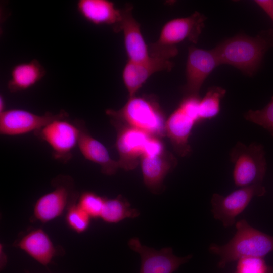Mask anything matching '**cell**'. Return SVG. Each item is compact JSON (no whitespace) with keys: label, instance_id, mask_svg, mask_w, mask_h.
<instances>
[{"label":"cell","instance_id":"cell-1","mask_svg":"<svg viewBox=\"0 0 273 273\" xmlns=\"http://www.w3.org/2000/svg\"><path fill=\"white\" fill-rule=\"evenodd\" d=\"M273 47V30L262 31L255 37L237 35L214 48L220 65L228 64L252 76L259 67L267 50Z\"/></svg>","mask_w":273,"mask_h":273},{"label":"cell","instance_id":"cell-2","mask_svg":"<svg viewBox=\"0 0 273 273\" xmlns=\"http://www.w3.org/2000/svg\"><path fill=\"white\" fill-rule=\"evenodd\" d=\"M236 228V233L227 243L209 246V251L219 257V268L245 257L263 258L273 251V236L254 228L245 219L238 221Z\"/></svg>","mask_w":273,"mask_h":273},{"label":"cell","instance_id":"cell-3","mask_svg":"<svg viewBox=\"0 0 273 273\" xmlns=\"http://www.w3.org/2000/svg\"><path fill=\"white\" fill-rule=\"evenodd\" d=\"M110 120L144 131L161 138L166 136V119L156 98L152 95L134 96L121 109H108Z\"/></svg>","mask_w":273,"mask_h":273},{"label":"cell","instance_id":"cell-4","mask_svg":"<svg viewBox=\"0 0 273 273\" xmlns=\"http://www.w3.org/2000/svg\"><path fill=\"white\" fill-rule=\"evenodd\" d=\"M206 19L204 15L195 11L189 16L168 21L156 41L148 45L150 56L170 60L178 54L176 44L185 40L196 43Z\"/></svg>","mask_w":273,"mask_h":273},{"label":"cell","instance_id":"cell-5","mask_svg":"<svg viewBox=\"0 0 273 273\" xmlns=\"http://www.w3.org/2000/svg\"><path fill=\"white\" fill-rule=\"evenodd\" d=\"M265 154L261 144L254 143L246 146L240 142L237 143L230 154L236 187L262 184L266 170Z\"/></svg>","mask_w":273,"mask_h":273},{"label":"cell","instance_id":"cell-6","mask_svg":"<svg viewBox=\"0 0 273 273\" xmlns=\"http://www.w3.org/2000/svg\"><path fill=\"white\" fill-rule=\"evenodd\" d=\"M69 116L56 119L34 132L51 147L54 158L63 163L72 157V151L78 145L80 129L74 121L67 120Z\"/></svg>","mask_w":273,"mask_h":273},{"label":"cell","instance_id":"cell-7","mask_svg":"<svg viewBox=\"0 0 273 273\" xmlns=\"http://www.w3.org/2000/svg\"><path fill=\"white\" fill-rule=\"evenodd\" d=\"M266 193L262 184L241 187L226 196L214 193L211 200V212L214 218L219 220L225 228L232 226L237 216L248 206L255 196Z\"/></svg>","mask_w":273,"mask_h":273},{"label":"cell","instance_id":"cell-8","mask_svg":"<svg viewBox=\"0 0 273 273\" xmlns=\"http://www.w3.org/2000/svg\"><path fill=\"white\" fill-rule=\"evenodd\" d=\"M220 65L214 49L207 50L191 46L186 67V83L183 87L184 97H199L205 80Z\"/></svg>","mask_w":273,"mask_h":273},{"label":"cell","instance_id":"cell-9","mask_svg":"<svg viewBox=\"0 0 273 273\" xmlns=\"http://www.w3.org/2000/svg\"><path fill=\"white\" fill-rule=\"evenodd\" d=\"M67 116L68 113L63 110L57 114L47 112L43 115L20 109L7 110L0 113V133L15 136L35 132L52 121Z\"/></svg>","mask_w":273,"mask_h":273},{"label":"cell","instance_id":"cell-10","mask_svg":"<svg viewBox=\"0 0 273 273\" xmlns=\"http://www.w3.org/2000/svg\"><path fill=\"white\" fill-rule=\"evenodd\" d=\"M117 131L115 147L119 155V168L126 171L135 169L140 163L145 145L151 136L139 129L111 120Z\"/></svg>","mask_w":273,"mask_h":273},{"label":"cell","instance_id":"cell-11","mask_svg":"<svg viewBox=\"0 0 273 273\" xmlns=\"http://www.w3.org/2000/svg\"><path fill=\"white\" fill-rule=\"evenodd\" d=\"M128 245L141 257L140 273H173L192 257V255L177 257L174 255L171 247L157 250L147 247L142 245L137 238L130 239Z\"/></svg>","mask_w":273,"mask_h":273},{"label":"cell","instance_id":"cell-12","mask_svg":"<svg viewBox=\"0 0 273 273\" xmlns=\"http://www.w3.org/2000/svg\"><path fill=\"white\" fill-rule=\"evenodd\" d=\"M121 11L122 19L117 32L122 31L123 33L128 61L141 62L148 60L151 58L149 46L143 36L140 24L133 16L132 6L127 4Z\"/></svg>","mask_w":273,"mask_h":273},{"label":"cell","instance_id":"cell-13","mask_svg":"<svg viewBox=\"0 0 273 273\" xmlns=\"http://www.w3.org/2000/svg\"><path fill=\"white\" fill-rule=\"evenodd\" d=\"M173 67L168 59L151 58L147 61L134 62L127 60L122 72V80L128 92V98L136 95L139 89L153 74L160 71H169Z\"/></svg>","mask_w":273,"mask_h":273},{"label":"cell","instance_id":"cell-14","mask_svg":"<svg viewBox=\"0 0 273 273\" xmlns=\"http://www.w3.org/2000/svg\"><path fill=\"white\" fill-rule=\"evenodd\" d=\"M75 121L80 129L77 146L83 157L100 165L104 174H115L119 168L118 161L112 159L106 147L90 134L82 120Z\"/></svg>","mask_w":273,"mask_h":273},{"label":"cell","instance_id":"cell-15","mask_svg":"<svg viewBox=\"0 0 273 273\" xmlns=\"http://www.w3.org/2000/svg\"><path fill=\"white\" fill-rule=\"evenodd\" d=\"M176 160L174 156L167 151L159 155L141 156L140 163L144 183L152 192L157 194L163 190L164 178L175 167Z\"/></svg>","mask_w":273,"mask_h":273},{"label":"cell","instance_id":"cell-16","mask_svg":"<svg viewBox=\"0 0 273 273\" xmlns=\"http://www.w3.org/2000/svg\"><path fill=\"white\" fill-rule=\"evenodd\" d=\"M77 10L87 21L97 25L111 26L115 32L122 19L121 9L108 0H80Z\"/></svg>","mask_w":273,"mask_h":273},{"label":"cell","instance_id":"cell-17","mask_svg":"<svg viewBox=\"0 0 273 273\" xmlns=\"http://www.w3.org/2000/svg\"><path fill=\"white\" fill-rule=\"evenodd\" d=\"M197 122L178 107L166 120V136L169 139L175 152L181 157L191 152L189 138Z\"/></svg>","mask_w":273,"mask_h":273},{"label":"cell","instance_id":"cell-18","mask_svg":"<svg viewBox=\"0 0 273 273\" xmlns=\"http://www.w3.org/2000/svg\"><path fill=\"white\" fill-rule=\"evenodd\" d=\"M71 191L64 184H58L55 189L40 197L34 207L35 218L43 223L48 222L60 216L67 206L71 203Z\"/></svg>","mask_w":273,"mask_h":273},{"label":"cell","instance_id":"cell-19","mask_svg":"<svg viewBox=\"0 0 273 273\" xmlns=\"http://www.w3.org/2000/svg\"><path fill=\"white\" fill-rule=\"evenodd\" d=\"M16 246L45 266L51 263L56 254L52 241L41 229L33 230L24 236Z\"/></svg>","mask_w":273,"mask_h":273},{"label":"cell","instance_id":"cell-20","mask_svg":"<svg viewBox=\"0 0 273 273\" xmlns=\"http://www.w3.org/2000/svg\"><path fill=\"white\" fill-rule=\"evenodd\" d=\"M46 74L44 68L36 59L18 64L11 70L8 89L11 93L28 89L40 81Z\"/></svg>","mask_w":273,"mask_h":273},{"label":"cell","instance_id":"cell-21","mask_svg":"<svg viewBox=\"0 0 273 273\" xmlns=\"http://www.w3.org/2000/svg\"><path fill=\"white\" fill-rule=\"evenodd\" d=\"M139 214L126 199L118 195L113 199L106 198L100 218L107 223H116L126 218H135Z\"/></svg>","mask_w":273,"mask_h":273},{"label":"cell","instance_id":"cell-22","mask_svg":"<svg viewBox=\"0 0 273 273\" xmlns=\"http://www.w3.org/2000/svg\"><path fill=\"white\" fill-rule=\"evenodd\" d=\"M226 90L221 87L209 88L199 104V116L200 121L216 116L220 110L221 100Z\"/></svg>","mask_w":273,"mask_h":273},{"label":"cell","instance_id":"cell-23","mask_svg":"<svg viewBox=\"0 0 273 273\" xmlns=\"http://www.w3.org/2000/svg\"><path fill=\"white\" fill-rule=\"evenodd\" d=\"M91 217L77 204L71 203L67 208L65 220L67 225L77 233H82L89 228Z\"/></svg>","mask_w":273,"mask_h":273},{"label":"cell","instance_id":"cell-24","mask_svg":"<svg viewBox=\"0 0 273 273\" xmlns=\"http://www.w3.org/2000/svg\"><path fill=\"white\" fill-rule=\"evenodd\" d=\"M106 199L94 192L86 191L80 195L77 204L91 218L97 219L101 217Z\"/></svg>","mask_w":273,"mask_h":273},{"label":"cell","instance_id":"cell-25","mask_svg":"<svg viewBox=\"0 0 273 273\" xmlns=\"http://www.w3.org/2000/svg\"><path fill=\"white\" fill-rule=\"evenodd\" d=\"M245 118L268 130L273 136V96L270 102L262 109L249 110L244 115Z\"/></svg>","mask_w":273,"mask_h":273},{"label":"cell","instance_id":"cell-26","mask_svg":"<svg viewBox=\"0 0 273 273\" xmlns=\"http://www.w3.org/2000/svg\"><path fill=\"white\" fill-rule=\"evenodd\" d=\"M235 273H273L263 258L245 257L237 261Z\"/></svg>","mask_w":273,"mask_h":273},{"label":"cell","instance_id":"cell-27","mask_svg":"<svg viewBox=\"0 0 273 273\" xmlns=\"http://www.w3.org/2000/svg\"><path fill=\"white\" fill-rule=\"evenodd\" d=\"M166 150L161 138L151 135L148 140L143 155L156 156L163 153Z\"/></svg>","mask_w":273,"mask_h":273},{"label":"cell","instance_id":"cell-28","mask_svg":"<svg viewBox=\"0 0 273 273\" xmlns=\"http://www.w3.org/2000/svg\"><path fill=\"white\" fill-rule=\"evenodd\" d=\"M255 3L265 12L273 22V1L256 0Z\"/></svg>","mask_w":273,"mask_h":273},{"label":"cell","instance_id":"cell-29","mask_svg":"<svg viewBox=\"0 0 273 273\" xmlns=\"http://www.w3.org/2000/svg\"><path fill=\"white\" fill-rule=\"evenodd\" d=\"M3 250V245H1L0 267L1 270L4 269L7 262V256Z\"/></svg>","mask_w":273,"mask_h":273},{"label":"cell","instance_id":"cell-30","mask_svg":"<svg viewBox=\"0 0 273 273\" xmlns=\"http://www.w3.org/2000/svg\"><path fill=\"white\" fill-rule=\"evenodd\" d=\"M5 110V101L3 96H0V113H2Z\"/></svg>","mask_w":273,"mask_h":273}]
</instances>
